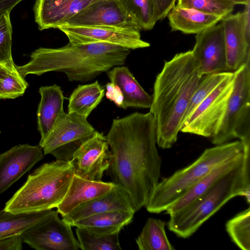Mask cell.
<instances>
[{"label":"cell","mask_w":250,"mask_h":250,"mask_svg":"<svg viewBox=\"0 0 250 250\" xmlns=\"http://www.w3.org/2000/svg\"><path fill=\"white\" fill-rule=\"evenodd\" d=\"M134 213L126 211L106 212L86 217L74 222L71 226L100 234L110 235L120 232L130 224Z\"/></svg>","instance_id":"cell-24"},{"label":"cell","mask_w":250,"mask_h":250,"mask_svg":"<svg viewBox=\"0 0 250 250\" xmlns=\"http://www.w3.org/2000/svg\"><path fill=\"white\" fill-rule=\"evenodd\" d=\"M244 150L239 140L205 149L192 164L159 182L145 207L153 213L165 211L213 168Z\"/></svg>","instance_id":"cell-6"},{"label":"cell","mask_w":250,"mask_h":250,"mask_svg":"<svg viewBox=\"0 0 250 250\" xmlns=\"http://www.w3.org/2000/svg\"><path fill=\"white\" fill-rule=\"evenodd\" d=\"M104 91L97 81L78 85L68 99L67 113H75L87 119L101 103Z\"/></svg>","instance_id":"cell-25"},{"label":"cell","mask_w":250,"mask_h":250,"mask_svg":"<svg viewBox=\"0 0 250 250\" xmlns=\"http://www.w3.org/2000/svg\"><path fill=\"white\" fill-rule=\"evenodd\" d=\"M115 184L112 182L87 180L74 175L67 192L57 207L63 216L77 207L110 191Z\"/></svg>","instance_id":"cell-19"},{"label":"cell","mask_w":250,"mask_h":250,"mask_svg":"<svg viewBox=\"0 0 250 250\" xmlns=\"http://www.w3.org/2000/svg\"><path fill=\"white\" fill-rule=\"evenodd\" d=\"M244 155L245 150L215 167L169 206L165 210L166 213L169 215L176 211L199 196L221 177L239 165L243 161Z\"/></svg>","instance_id":"cell-23"},{"label":"cell","mask_w":250,"mask_h":250,"mask_svg":"<svg viewBox=\"0 0 250 250\" xmlns=\"http://www.w3.org/2000/svg\"><path fill=\"white\" fill-rule=\"evenodd\" d=\"M127 13L134 19L140 30L152 29L156 23L149 0H119Z\"/></svg>","instance_id":"cell-30"},{"label":"cell","mask_w":250,"mask_h":250,"mask_svg":"<svg viewBox=\"0 0 250 250\" xmlns=\"http://www.w3.org/2000/svg\"><path fill=\"white\" fill-rule=\"evenodd\" d=\"M130 50L107 43L69 42L60 48L37 49L28 63L16 65V69L23 78L30 74L41 75L56 71L65 74L70 82L84 83L115 66L123 65Z\"/></svg>","instance_id":"cell-3"},{"label":"cell","mask_w":250,"mask_h":250,"mask_svg":"<svg viewBox=\"0 0 250 250\" xmlns=\"http://www.w3.org/2000/svg\"><path fill=\"white\" fill-rule=\"evenodd\" d=\"M228 73V72H223L203 76L191 99L185 114L184 122L200 104L220 84Z\"/></svg>","instance_id":"cell-33"},{"label":"cell","mask_w":250,"mask_h":250,"mask_svg":"<svg viewBox=\"0 0 250 250\" xmlns=\"http://www.w3.org/2000/svg\"><path fill=\"white\" fill-rule=\"evenodd\" d=\"M76 233L81 250H121L119 232L110 235L98 234L76 227Z\"/></svg>","instance_id":"cell-28"},{"label":"cell","mask_w":250,"mask_h":250,"mask_svg":"<svg viewBox=\"0 0 250 250\" xmlns=\"http://www.w3.org/2000/svg\"><path fill=\"white\" fill-rule=\"evenodd\" d=\"M41 100L37 111L38 129L41 134L39 145L47 138L64 116V96L61 87L54 84L39 88Z\"/></svg>","instance_id":"cell-20"},{"label":"cell","mask_w":250,"mask_h":250,"mask_svg":"<svg viewBox=\"0 0 250 250\" xmlns=\"http://www.w3.org/2000/svg\"><path fill=\"white\" fill-rule=\"evenodd\" d=\"M74 175L70 162L56 160L44 163L28 175L24 184L6 203L3 209L20 213L57 208Z\"/></svg>","instance_id":"cell-5"},{"label":"cell","mask_w":250,"mask_h":250,"mask_svg":"<svg viewBox=\"0 0 250 250\" xmlns=\"http://www.w3.org/2000/svg\"><path fill=\"white\" fill-rule=\"evenodd\" d=\"M105 96L110 101L114 103L118 107L123 108V97L119 88L112 83H108L105 85Z\"/></svg>","instance_id":"cell-36"},{"label":"cell","mask_w":250,"mask_h":250,"mask_svg":"<svg viewBox=\"0 0 250 250\" xmlns=\"http://www.w3.org/2000/svg\"><path fill=\"white\" fill-rule=\"evenodd\" d=\"M39 146L19 144L0 154V194L43 158Z\"/></svg>","instance_id":"cell-15"},{"label":"cell","mask_w":250,"mask_h":250,"mask_svg":"<svg viewBox=\"0 0 250 250\" xmlns=\"http://www.w3.org/2000/svg\"><path fill=\"white\" fill-rule=\"evenodd\" d=\"M98 0H36L33 10L40 30L58 28Z\"/></svg>","instance_id":"cell-17"},{"label":"cell","mask_w":250,"mask_h":250,"mask_svg":"<svg viewBox=\"0 0 250 250\" xmlns=\"http://www.w3.org/2000/svg\"><path fill=\"white\" fill-rule=\"evenodd\" d=\"M72 226L60 219L53 210L46 218L27 229L21 235L23 242L37 250H79Z\"/></svg>","instance_id":"cell-10"},{"label":"cell","mask_w":250,"mask_h":250,"mask_svg":"<svg viewBox=\"0 0 250 250\" xmlns=\"http://www.w3.org/2000/svg\"><path fill=\"white\" fill-rule=\"evenodd\" d=\"M226 230L234 244L242 250L250 249V208L239 212L228 221Z\"/></svg>","instance_id":"cell-29"},{"label":"cell","mask_w":250,"mask_h":250,"mask_svg":"<svg viewBox=\"0 0 250 250\" xmlns=\"http://www.w3.org/2000/svg\"><path fill=\"white\" fill-rule=\"evenodd\" d=\"M243 13L245 34L247 38L250 40V2L245 5Z\"/></svg>","instance_id":"cell-38"},{"label":"cell","mask_w":250,"mask_h":250,"mask_svg":"<svg viewBox=\"0 0 250 250\" xmlns=\"http://www.w3.org/2000/svg\"><path fill=\"white\" fill-rule=\"evenodd\" d=\"M22 0H0V16L12 9Z\"/></svg>","instance_id":"cell-39"},{"label":"cell","mask_w":250,"mask_h":250,"mask_svg":"<svg viewBox=\"0 0 250 250\" xmlns=\"http://www.w3.org/2000/svg\"><path fill=\"white\" fill-rule=\"evenodd\" d=\"M53 211H44L14 213L4 209L0 210V240L22 232L42 221Z\"/></svg>","instance_id":"cell-26"},{"label":"cell","mask_w":250,"mask_h":250,"mask_svg":"<svg viewBox=\"0 0 250 250\" xmlns=\"http://www.w3.org/2000/svg\"><path fill=\"white\" fill-rule=\"evenodd\" d=\"M113 211L135 213L127 193L115 184L108 192L77 207L62 216V219L72 225L74 222L86 217Z\"/></svg>","instance_id":"cell-18"},{"label":"cell","mask_w":250,"mask_h":250,"mask_svg":"<svg viewBox=\"0 0 250 250\" xmlns=\"http://www.w3.org/2000/svg\"><path fill=\"white\" fill-rule=\"evenodd\" d=\"M110 156L106 137L95 130L76 151L70 162L74 174L87 180L101 181L109 167Z\"/></svg>","instance_id":"cell-13"},{"label":"cell","mask_w":250,"mask_h":250,"mask_svg":"<svg viewBox=\"0 0 250 250\" xmlns=\"http://www.w3.org/2000/svg\"><path fill=\"white\" fill-rule=\"evenodd\" d=\"M9 71L3 65L0 64V79L4 76Z\"/></svg>","instance_id":"cell-41"},{"label":"cell","mask_w":250,"mask_h":250,"mask_svg":"<svg viewBox=\"0 0 250 250\" xmlns=\"http://www.w3.org/2000/svg\"><path fill=\"white\" fill-rule=\"evenodd\" d=\"M10 11L0 16V64L11 72H18L11 51L12 27Z\"/></svg>","instance_id":"cell-31"},{"label":"cell","mask_w":250,"mask_h":250,"mask_svg":"<svg viewBox=\"0 0 250 250\" xmlns=\"http://www.w3.org/2000/svg\"><path fill=\"white\" fill-rule=\"evenodd\" d=\"M233 4H240L245 5L250 2V0H228Z\"/></svg>","instance_id":"cell-40"},{"label":"cell","mask_w":250,"mask_h":250,"mask_svg":"<svg viewBox=\"0 0 250 250\" xmlns=\"http://www.w3.org/2000/svg\"><path fill=\"white\" fill-rule=\"evenodd\" d=\"M172 31L187 34H197L217 24L219 17L175 5L167 16Z\"/></svg>","instance_id":"cell-22"},{"label":"cell","mask_w":250,"mask_h":250,"mask_svg":"<svg viewBox=\"0 0 250 250\" xmlns=\"http://www.w3.org/2000/svg\"><path fill=\"white\" fill-rule=\"evenodd\" d=\"M234 79L233 72H228L224 80L183 123L180 131L211 138L223 118Z\"/></svg>","instance_id":"cell-8"},{"label":"cell","mask_w":250,"mask_h":250,"mask_svg":"<svg viewBox=\"0 0 250 250\" xmlns=\"http://www.w3.org/2000/svg\"><path fill=\"white\" fill-rule=\"evenodd\" d=\"M22 242L21 235L2 239L0 240V250H21Z\"/></svg>","instance_id":"cell-37"},{"label":"cell","mask_w":250,"mask_h":250,"mask_svg":"<svg viewBox=\"0 0 250 250\" xmlns=\"http://www.w3.org/2000/svg\"><path fill=\"white\" fill-rule=\"evenodd\" d=\"M106 72L110 82L116 85L122 94V108H150L152 96L140 85L128 67L117 66Z\"/></svg>","instance_id":"cell-21"},{"label":"cell","mask_w":250,"mask_h":250,"mask_svg":"<svg viewBox=\"0 0 250 250\" xmlns=\"http://www.w3.org/2000/svg\"><path fill=\"white\" fill-rule=\"evenodd\" d=\"M63 25L136 29L139 27L119 0H98L82 10Z\"/></svg>","instance_id":"cell-11"},{"label":"cell","mask_w":250,"mask_h":250,"mask_svg":"<svg viewBox=\"0 0 250 250\" xmlns=\"http://www.w3.org/2000/svg\"><path fill=\"white\" fill-rule=\"evenodd\" d=\"M177 0H149L156 22L165 18Z\"/></svg>","instance_id":"cell-35"},{"label":"cell","mask_w":250,"mask_h":250,"mask_svg":"<svg viewBox=\"0 0 250 250\" xmlns=\"http://www.w3.org/2000/svg\"><path fill=\"white\" fill-rule=\"evenodd\" d=\"M177 5L216 16L222 19L231 14L235 6L228 0H177Z\"/></svg>","instance_id":"cell-32"},{"label":"cell","mask_w":250,"mask_h":250,"mask_svg":"<svg viewBox=\"0 0 250 250\" xmlns=\"http://www.w3.org/2000/svg\"><path fill=\"white\" fill-rule=\"evenodd\" d=\"M202 77L191 50L165 62L155 79L149 108L156 123L159 147L170 148L176 142L188 107Z\"/></svg>","instance_id":"cell-2"},{"label":"cell","mask_w":250,"mask_h":250,"mask_svg":"<svg viewBox=\"0 0 250 250\" xmlns=\"http://www.w3.org/2000/svg\"><path fill=\"white\" fill-rule=\"evenodd\" d=\"M223 27L227 65L234 72L250 61V40L246 35L243 12L223 18Z\"/></svg>","instance_id":"cell-16"},{"label":"cell","mask_w":250,"mask_h":250,"mask_svg":"<svg viewBox=\"0 0 250 250\" xmlns=\"http://www.w3.org/2000/svg\"><path fill=\"white\" fill-rule=\"evenodd\" d=\"M28 83L18 72L9 71L0 79V99H15L22 96Z\"/></svg>","instance_id":"cell-34"},{"label":"cell","mask_w":250,"mask_h":250,"mask_svg":"<svg viewBox=\"0 0 250 250\" xmlns=\"http://www.w3.org/2000/svg\"><path fill=\"white\" fill-rule=\"evenodd\" d=\"M250 154L208 189L182 208L169 214L167 226L177 236L187 238L232 198L250 201Z\"/></svg>","instance_id":"cell-4"},{"label":"cell","mask_w":250,"mask_h":250,"mask_svg":"<svg viewBox=\"0 0 250 250\" xmlns=\"http://www.w3.org/2000/svg\"><path fill=\"white\" fill-rule=\"evenodd\" d=\"M191 51L202 76L229 71L221 22L196 34Z\"/></svg>","instance_id":"cell-14"},{"label":"cell","mask_w":250,"mask_h":250,"mask_svg":"<svg viewBox=\"0 0 250 250\" xmlns=\"http://www.w3.org/2000/svg\"><path fill=\"white\" fill-rule=\"evenodd\" d=\"M59 29L74 43L103 42L115 44L129 49L146 48L149 42L143 40L140 31L136 29L107 27H83L62 25Z\"/></svg>","instance_id":"cell-12"},{"label":"cell","mask_w":250,"mask_h":250,"mask_svg":"<svg viewBox=\"0 0 250 250\" xmlns=\"http://www.w3.org/2000/svg\"><path fill=\"white\" fill-rule=\"evenodd\" d=\"M106 137L110 153L108 175L127 193L136 212L147 204L161 175L153 115L134 112L114 119Z\"/></svg>","instance_id":"cell-1"},{"label":"cell","mask_w":250,"mask_h":250,"mask_svg":"<svg viewBox=\"0 0 250 250\" xmlns=\"http://www.w3.org/2000/svg\"><path fill=\"white\" fill-rule=\"evenodd\" d=\"M233 73V88L212 143L219 145L238 138L250 149V61Z\"/></svg>","instance_id":"cell-7"},{"label":"cell","mask_w":250,"mask_h":250,"mask_svg":"<svg viewBox=\"0 0 250 250\" xmlns=\"http://www.w3.org/2000/svg\"><path fill=\"white\" fill-rule=\"evenodd\" d=\"M140 250H173L165 231V223L158 219L148 218L136 239Z\"/></svg>","instance_id":"cell-27"},{"label":"cell","mask_w":250,"mask_h":250,"mask_svg":"<svg viewBox=\"0 0 250 250\" xmlns=\"http://www.w3.org/2000/svg\"><path fill=\"white\" fill-rule=\"evenodd\" d=\"M95 131L86 118L66 113L39 146L44 155L50 154L56 160L70 162L76 151Z\"/></svg>","instance_id":"cell-9"}]
</instances>
